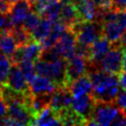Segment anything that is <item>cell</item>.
Here are the masks:
<instances>
[{
    "label": "cell",
    "instance_id": "1",
    "mask_svg": "<svg viewBox=\"0 0 126 126\" xmlns=\"http://www.w3.org/2000/svg\"><path fill=\"white\" fill-rule=\"evenodd\" d=\"M87 75L92 82V94L95 100L112 102L120 91L119 75L98 69L87 61Z\"/></svg>",
    "mask_w": 126,
    "mask_h": 126
},
{
    "label": "cell",
    "instance_id": "2",
    "mask_svg": "<svg viewBox=\"0 0 126 126\" xmlns=\"http://www.w3.org/2000/svg\"><path fill=\"white\" fill-rule=\"evenodd\" d=\"M70 30L76 33L77 41L86 45H91L103 35V25L98 21H79Z\"/></svg>",
    "mask_w": 126,
    "mask_h": 126
},
{
    "label": "cell",
    "instance_id": "3",
    "mask_svg": "<svg viewBox=\"0 0 126 126\" xmlns=\"http://www.w3.org/2000/svg\"><path fill=\"white\" fill-rule=\"evenodd\" d=\"M88 61L98 69L108 73L120 75L123 72V48L120 46L118 41L112 42L108 52L98 62L94 63L90 60Z\"/></svg>",
    "mask_w": 126,
    "mask_h": 126
},
{
    "label": "cell",
    "instance_id": "4",
    "mask_svg": "<svg viewBox=\"0 0 126 126\" xmlns=\"http://www.w3.org/2000/svg\"><path fill=\"white\" fill-rule=\"evenodd\" d=\"M120 107L116 104L115 101L106 102V101L96 100L92 119L96 123V125H102V126L111 125Z\"/></svg>",
    "mask_w": 126,
    "mask_h": 126
},
{
    "label": "cell",
    "instance_id": "5",
    "mask_svg": "<svg viewBox=\"0 0 126 126\" xmlns=\"http://www.w3.org/2000/svg\"><path fill=\"white\" fill-rule=\"evenodd\" d=\"M42 50H43V47L40 44V42L32 39L29 43L23 46H19L10 59L12 63H15V64H18L23 60L32 61L34 63L36 60L40 58Z\"/></svg>",
    "mask_w": 126,
    "mask_h": 126
},
{
    "label": "cell",
    "instance_id": "6",
    "mask_svg": "<svg viewBox=\"0 0 126 126\" xmlns=\"http://www.w3.org/2000/svg\"><path fill=\"white\" fill-rule=\"evenodd\" d=\"M88 59L79 54H73L66 59V84H70L81 76L87 74Z\"/></svg>",
    "mask_w": 126,
    "mask_h": 126
},
{
    "label": "cell",
    "instance_id": "7",
    "mask_svg": "<svg viewBox=\"0 0 126 126\" xmlns=\"http://www.w3.org/2000/svg\"><path fill=\"white\" fill-rule=\"evenodd\" d=\"M95 102L96 100L94 99L92 94H86L77 97H73L71 107L88 123L93 118V112L94 109Z\"/></svg>",
    "mask_w": 126,
    "mask_h": 126
},
{
    "label": "cell",
    "instance_id": "8",
    "mask_svg": "<svg viewBox=\"0 0 126 126\" xmlns=\"http://www.w3.org/2000/svg\"><path fill=\"white\" fill-rule=\"evenodd\" d=\"M6 85L16 92L23 93V94H31L29 82L26 79L20 67L18 66V64L12 63Z\"/></svg>",
    "mask_w": 126,
    "mask_h": 126
},
{
    "label": "cell",
    "instance_id": "9",
    "mask_svg": "<svg viewBox=\"0 0 126 126\" xmlns=\"http://www.w3.org/2000/svg\"><path fill=\"white\" fill-rule=\"evenodd\" d=\"M46 77L50 78L58 87L66 84V59L58 58L53 61H47Z\"/></svg>",
    "mask_w": 126,
    "mask_h": 126
},
{
    "label": "cell",
    "instance_id": "10",
    "mask_svg": "<svg viewBox=\"0 0 126 126\" xmlns=\"http://www.w3.org/2000/svg\"><path fill=\"white\" fill-rule=\"evenodd\" d=\"M77 44V36L76 33L72 30H68L55 43V48L59 52L62 58L68 59L73 54H75Z\"/></svg>",
    "mask_w": 126,
    "mask_h": 126
},
{
    "label": "cell",
    "instance_id": "11",
    "mask_svg": "<svg viewBox=\"0 0 126 126\" xmlns=\"http://www.w3.org/2000/svg\"><path fill=\"white\" fill-rule=\"evenodd\" d=\"M32 11V5L29 0H18L13 3L9 12V17L13 26L23 25L25 19Z\"/></svg>",
    "mask_w": 126,
    "mask_h": 126
},
{
    "label": "cell",
    "instance_id": "12",
    "mask_svg": "<svg viewBox=\"0 0 126 126\" xmlns=\"http://www.w3.org/2000/svg\"><path fill=\"white\" fill-rule=\"evenodd\" d=\"M29 87L32 94H52L58 86L48 77L35 75L29 82Z\"/></svg>",
    "mask_w": 126,
    "mask_h": 126
},
{
    "label": "cell",
    "instance_id": "13",
    "mask_svg": "<svg viewBox=\"0 0 126 126\" xmlns=\"http://www.w3.org/2000/svg\"><path fill=\"white\" fill-rule=\"evenodd\" d=\"M72 99H73V95H72L68 86L67 85L59 86L52 93L51 100H50V106L55 111H58L62 108L71 106Z\"/></svg>",
    "mask_w": 126,
    "mask_h": 126
},
{
    "label": "cell",
    "instance_id": "14",
    "mask_svg": "<svg viewBox=\"0 0 126 126\" xmlns=\"http://www.w3.org/2000/svg\"><path fill=\"white\" fill-rule=\"evenodd\" d=\"M81 21H95L98 14V7L94 0H76L74 3Z\"/></svg>",
    "mask_w": 126,
    "mask_h": 126
},
{
    "label": "cell",
    "instance_id": "15",
    "mask_svg": "<svg viewBox=\"0 0 126 126\" xmlns=\"http://www.w3.org/2000/svg\"><path fill=\"white\" fill-rule=\"evenodd\" d=\"M112 42L109 41L104 35L97 38L91 44V58L88 59L94 63L98 62L110 49Z\"/></svg>",
    "mask_w": 126,
    "mask_h": 126
},
{
    "label": "cell",
    "instance_id": "16",
    "mask_svg": "<svg viewBox=\"0 0 126 126\" xmlns=\"http://www.w3.org/2000/svg\"><path fill=\"white\" fill-rule=\"evenodd\" d=\"M67 86H68L73 97H77V96H80V95H83L86 94H91L92 88H93L91 79L87 74L81 76L80 78L71 82Z\"/></svg>",
    "mask_w": 126,
    "mask_h": 126
},
{
    "label": "cell",
    "instance_id": "17",
    "mask_svg": "<svg viewBox=\"0 0 126 126\" xmlns=\"http://www.w3.org/2000/svg\"><path fill=\"white\" fill-rule=\"evenodd\" d=\"M102 25H103V35L111 42L118 41L122 36V34L126 32V29L115 19V17L113 20L105 22Z\"/></svg>",
    "mask_w": 126,
    "mask_h": 126
},
{
    "label": "cell",
    "instance_id": "18",
    "mask_svg": "<svg viewBox=\"0 0 126 126\" xmlns=\"http://www.w3.org/2000/svg\"><path fill=\"white\" fill-rule=\"evenodd\" d=\"M61 122V125H86V120L80 116L71 106L62 108L56 111Z\"/></svg>",
    "mask_w": 126,
    "mask_h": 126
},
{
    "label": "cell",
    "instance_id": "19",
    "mask_svg": "<svg viewBox=\"0 0 126 126\" xmlns=\"http://www.w3.org/2000/svg\"><path fill=\"white\" fill-rule=\"evenodd\" d=\"M59 20L62 23H64L69 29L75 23L81 21L79 17V13L74 3H63L61 11H60Z\"/></svg>",
    "mask_w": 126,
    "mask_h": 126
},
{
    "label": "cell",
    "instance_id": "20",
    "mask_svg": "<svg viewBox=\"0 0 126 126\" xmlns=\"http://www.w3.org/2000/svg\"><path fill=\"white\" fill-rule=\"evenodd\" d=\"M34 125H61V122L59 120L57 112L49 105L42 109L39 113L36 114L35 120H34Z\"/></svg>",
    "mask_w": 126,
    "mask_h": 126
},
{
    "label": "cell",
    "instance_id": "21",
    "mask_svg": "<svg viewBox=\"0 0 126 126\" xmlns=\"http://www.w3.org/2000/svg\"><path fill=\"white\" fill-rule=\"evenodd\" d=\"M18 45L12 36L9 31H4L0 32V52L11 58L15 51L17 50Z\"/></svg>",
    "mask_w": 126,
    "mask_h": 126
},
{
    "label": "cell",
    "instance_id": "22",
    "mask_svg": "<svg viewBox=\"0 0 126 126\" xmlns=\"http://www.w3.org/2000/svg\"><path fill=\"white\" fill-rule=\"evenodd\" d=\"M51 29H52V23L41 17L38 25L32 30V32H31L32 34V38L33 40H36L38 42H40L41 40H43L46 36H48V34L50 33L51 32Z\"/></svg>",
    "mask_w": 126,
    "mask_h": 126
},
{
    "label": "cell",
    "instance_id": "23",
    "mask_svg": "<svg viewBox=\"0 0 126 126\" xmlns=\"http://www.w3.org/2000/svg\"><path fill=\"white\" fill-rule=\"evenodd\" d=\"M9 32H11L12 36L14 37L18 47L29 43L32 39L31 32L28 30H26L22 25L21 26H13L9 30Z\"/></svg>",
    "mask_w": 126,
    "mask_h": 126
},
{
    "label": "cell",
    "instance_id": "24",
    "mask_svg": "<svg viewBox=\"0 0 126 126\" xmlns=\"http://www.w3.org/2000/svg\"><path fill=\"white\" fill-rule=\"evenodd\" d=\"M62 5H63V3L61 2V0L53 2L42 12V14L40 16L45 18V19H47V20H49L53 24V23H55L56 21L59 20V16H60V11H61Z\"/></svg>",
    "mask_w": 126,
    "mask_h": 126
},
{
    "label": "cell",
    "instance_id": "25",
    "mask_svg": "<svg viewBox=\"0 0 126 126\" xmlns=\"http://www.w3.org/2000/svg\"><path fill=\"white\" fill-rule=\"evenodd\" d=\"M11 66H12L11 59L2 52H0V84L2 85L7 84V79Z\"/></svg>",
    "mask_w": 126,
    "mask_h": 126
},
{
    "label": "cell",
    "instance_id": "26",
    "mask_svg": "<svg viewBox=\"0 0 126 126\" xmlns=\"http://www.w3.org/2000/svg\"><path fill=\"white\" fill-rule=\"evenodd\" d=\"M18 66L22 70V72L25 75V77L28 80V82H30L36 75L35 74V71H34V63L32 62V61L23 60L20 63H18Z\"/></svg>",
    "mask_w": 126,
    "mask_h": 126
},
{
    "label": "cell",
    "instance_id": "27",
    "mask_svg": "<svg viewBox=\"0 0 126 126\" xmlns=\"http://www.w3.org/2000/svg\"><path fill=\"white\" fill-rule=\"evenodd\" d=\"M40 19H41V16H40L39 14H37L36 12L32 11V12H31V13L29 14V16L25 19V21H24V23H23L22 26H23L26 30H28L30 32H32V30L38 25Z\"/></svg>",
    "mask_w": 126,
    "mask_h": 126
},
{
    "label": "cell",
    "instance_id": "28",
    "mask_svg": "<svg viewBox=\"0 0 126 126\" xmlns=\"http://www.w3.org/2000/svg\"><path fill=\"white\" fill-rule=\"evenodd\" d=\"M56 1H59V0H34L33 3L32 4V10L34 12H36L37 14L41 15L42 12L53 2H56Z\"/></svg>",
    "mask_w": 126,
    "mask_h": 126
},
{
    "label": "cell",
    "instance_id": "29",
    "mask_svg": "<svg viewBox=\"0 0 126 126\" xmlns=\"http://www.w3.org/2000/svg\"><path fill=\"white\" fill-rule=\"evenodd\" d=\"M13 27L9 14H0V32L4 31H9Z\"/></svg>",
    "mask_w": 126,
    "mask_h": 126
},
{
    "label": "cell",
    "instance_id": "30",
    "mask_svg": "<svg viewBox=\"0 0 126 126\" xmlns=\"http://www.w3.org/2000/svg\"><path fill=\"white\" fill-rule=\"evenodd\" d=\"M114 126H122V125H126V112L124 109L120 108L116 117L114 118V120L112 121V124Z\"/></svg>",
    "mask_w": 126,
    "mask_h": 126
},
{
    "label": "cell",
    "instance_id": "31",
    "mask_svg": "<svg viewBox=\"0 0 126 126\" xmlns=\"http://www.w3.org/2000/svg\"><path fill=\"white\" fill-rule=\"evenodd\" d=\"M115 102L120 108L126 110V90L120 89V91L116 96Z\"/></svg>",
    "mask_w": 126,
    "mask_h": 126
},
{
    "label": "cell",
    "instance_id": "32",
    "mask_svg": "<svg viewBox=\"0 0 126 126\" xmlns=\"http://www.w3.org/2000/svg\"><path fill=\"white\" fill-rule=\"evenodd\" d=\"M111 7L115 10H126V0H111Z\"/></svg>",
    "mask_w": 126,
    "mask_h": 126
},
{
    "label": "cell",
    "instance_id": "33",
    "mask_svg": "<svg viewBox=\"0 0 126 126\" xmlns=\"http://www.w3.org/2000/svg\"><path fill=\"white\" fill-rule=\"evenodd\" d=\"M11 5L12 4L6 0H0V14H9Z\"/></svg>",
    "mask_w": 126,
    "mask_h": 126
},
{
    "label": "cell",
    "instance_id": "34",
    "mask_svg": "<svg viewBox=\"0 0 126 126\" xmlns=\"http://www.w3.org/2000/svg\"><path fill=\"white\" fill-rule=\"evenodd\" d=\"M94 2L100 9H108V8H111V0H94Z\"/></svg>",
    "mask_w": 126,
    "mask_h": 126
},
{
    "label": "cell",
    "instance_id": "35",
    "mask_svg": "<svg viewBox=\"0 0 126 126\" xmlns=\"http://www.w3.org/2000/svg\"><path fill=\"white\" fill-rule=\"evenodd\" d=\"M7 103L5 101V99L3 98V96L0 94V118L4 117L7 114Z\"/></svg>",
    "mask_w": 126,
    "mask_h": 126
},
{
    "label": "cell",
    "instance_id": "36",
    "mask_svg": "<svg viewBox=\"0 0 126 126\" xmlns=\"http://www.w3.org/2000/svg\"><path fill=\"white\" fill-rule=\"evenodd\" d=\"M123 71L126 72V48L123 49Z\"/></svg>",
    "mask_w": 126,
    "mask_h": 126
},
{
    "label": "cell",
    "instance_id": "37",
    "mask_svg": "<svg viewBox=\"0 0 126 126\" xmlns=\"http://www.w3.org/2000/svg\"><path fill=\"white\" fill-rule=\"evenodd\" d=\"M6 1H8L9 3H11V4H13V3H15V2H17L18 0H6Z\"/></svg>",
    "mask_w": 126,
    "mask_h": 126
},
{
    "label": "cell",
    "instance_id": "38",
    "mask_svg": "<svg viewBox=\"0 0 126 126\" xmlns=\"http://www.w3.org/2000/svg\"><path fill=\"white\" fill-rule=\"evenodd\" d=\"M29 1H30V2H31V3H32H32H33V1H34V0H29Z\"/></svg>",
    "mask_w": 126,
    "mask_h": 126
},
{
    "label": "cell",
    "instance_id": "39",
    "mask_svg": "<svg viewBox=\"0 0 126 126\" xmlns=\"http://www.w3.org/2000/svg\"><path fill=\"white\" fill-rule=\"evenodd\" d=\"M1 124H2V120L0 119V125H1Z\"/></svg>",
    "mask_w": 126,
    "mask_h": 126
},
{
    "label": "cell",
    "instance_id": "40",
    "mask_svg": "<svg viewBox=\"0 0 126 126\" xmlns=\"http://www.w3.org/2000/svg\"><path fill=\"white\" fill-rule=\"evenodd\" d=\"M125 112H126V110H125Z\"/></svg>",
    "mask_w": 126,
    "mask_h": 126
}]
</instances>
